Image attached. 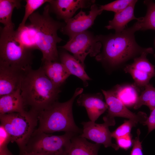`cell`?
I'll use <instances>...</instances> for the list:
<instances>
[{
	"instance_id": "1",
	"label": "cell",
	"mask_w": 155,
	"mask_h": 155,
	"mask_svg": "<svg viewBox=\"0 0 155 155\" xmlns=\"http://www.w3.org/2000/svg\"><path fill=\"white\" fill-rule=\"evenodd\" d=\"M135 32L131 27L119 33L96 35L102 48L95 57L96 60L115 67L149 50L151 47L143 48L137 44L135 38Z\"/></svg>"
},
{
	"instance_id": "2",
	"label": "cell",
	"mask_w": 155,
	"mask_h": 155,
	"mask_svg": "<svg viewBox=\"0 0 155 155\" xmlns=\"http://www.w3.org/2000/svg\"><path fill=\"white\" fill-rule=\"evenodd\" d=\"M21 93L26 107L38 113L58 101L60 88L54 85L41 67H32L25 72L21 84Z\"/></svg>"
},
{
	"instance_id": "3",
	"label": "cell",
	"mask_w": 155,
	"mask_h": 155,
	"mask_svg": "<svg viewBox=\"0 0 155 155\" xmlns=\"http://www.w3.org/2000/svg\"><path fill=\"white\" fill-rule=\"evenodd\" d=\"M50 12L49 5L48 4L44 7L42 13L35 12L28 18L29 24L35 32L37 49L40 50L42 54V62L58 61L59 59L57 44L63 40L58 36L57 31L65 23L54 20Z\"/></svg>"
},
{
	"instance_id": "4",
	"label": "cell",
	"mask_w": 155,
	"mask_h": 155,
	"mask_svg": "<svg viewBox=\"0 0 155 155\" xmlns=\"http://www.w3.org/2000/svg\"><path fill=\"white\" fill-rule=\"evenodd\" d=\"M83 91V88H78L68 100L63 102L57 101L39 112L38 126L35 130L47 134L63 131L81 134L82 130L75 123L72 106L76 98L82 94Z\"/></svg>"
},
{
	"instance_id": "5",
	"label": "cell",
	"mask_w": 155,
	"mask_h": 155,
	"mask_svg": "<svg viewBox=\"0 0 155 155\" xmlns=\"http://www.w3.org/2000/svg\"><path fill=\"white\" fill-rule=\"evenodd\" d=\"M32 51L22 43L16 30L1 27L0 65L26 71L31 67Z\"/></svg>"
},
{
	"instance_id": "6",
	"label": "cell",
	"mask_w": 155,
	"mask_h": 155,
	"mask_svg": "<svg viewBox=\"0 0 155 155\" xmlns=\"http://www.w3.org/2000/svg\"><path fill=\"white\" fill-rule=\"evenodd\" d=\"M38 113L31 110L23 113L0 115V125L9 134L11 142L16 143L19 149V155H23L26 145L36 129Z\"/></svg>"
},
{
	"instance_id": "7",
	"label": "cell",
	"mask_w": 155,
	"mask_h": 155,
	"mask_svg": "<svg viewBox=\"0 0 155 155\" xmlns=\"http://www.w3.org/2000/svg\"><path fill=\"white\" fill-rule=\"evenodd\" d=\"M77 135L73 133L65 132L63 135H54L35 130L26 145L25 152H37L44 155H63L72 138Z\"/></svg>"
},
{
	"instance_id": "8",
	"label": "cell",
	"mask_w": 155,
	"mask_h": 155,
	"mask_svg": "<svg viewBox=\"0 0 155 155\" xmlns=\"http://www.w3.org/2000/svg\"><path fill=\"white\" fill-rule=\"evenodd\" d=\"M101 43L98 40L96 35L86 30L73 37L61 48L73 54V57L82 65L86 56L96 57L100 52Z\"/></svg>"
},
{
	"instance_id": "9",
	"label": "cell",
	"mask_w": 155,
	"mask_h": 155,
	"mask_svg": "<svg viewBox=\"0 0 155 155\" xmlns=\"http://www.w3.org/2000/svg\"><path fill=\"white\" fill-rule=\"evenodd\" d=\"M104 123L98 124L91 121L83 122L82 133L79 135L81 137L87 139L95 142L96 143L103 144L105 148L111 147L116 150L119 147L112 142V132L109 127L115 125V118L106 115L103 117Z\"/></svg>"
},
{
	"instance_id": "10",
	"label": "cell",
	"mask_w": 155,
	"mask_h": 155,
	"mask_svg": "<svg viewBox=\"0 0 155 155\" xmlns=\"http://www.w3.org/2000/svg\"><path fill=\"white\" fill-rule=\"evenodd\" d=\"M153 52L151 47L148 50L134 58L132 63L127 65L124 68L125 72L131 75L134 80V84L139 89L144 88L149 83L150 80L155 76L154 66L147 58L148 54H152Z\"/></svg>"
},
{
	"instance_id": "11",
	"label": "cell",
	"mask_w": 155,
	"mask_h": 155,
	"mask_svg": "<svg viewBox=\"0 0 155 155\" xmlns=\"http://www.w3.org/2000/svg\"><path fill=\"white\" fill-rule=\"evenodd\" d=\"M102 11L94 3L91 6L88 14H86L81 9L77 14L65 23V25L60 31L63 34L67 36L70 40L91 27L97 16L101 14Z\"/></svg>"
},
{
	"instance_id": "12",
	"label": "cell",
	"mask_w": 155,
	"mask_h": 155,
	"mask_svg": "<svg viewBox=\"0 0 155 155\" xmlns=\"http://www.w3.org/2000/svg\"><path fill=\"white\" fill-rule=\"evenodd\" d=\"M102 91L108 106L107 115L114 118L117 117L128 118L137 124L144 125L148 118L145 113L140 111L135 113L130 111L117 98L113 89Z\"/></svg>"
},
{
	"instance_id": "13",
	"label": "cell",
	"mask_w": 155,
	"mask_h": 155,
	"mask_svg": "<svg viewBox=\"0 0 155 155\" xmlns=\"http://www.w3.org/2000/svg\"><path fill=\"white\" fill-rule=\"evenodd\" d=\"M94 0H51L49 3L50 12L66 23L73 17L79 9L87 8L95 3Z\"/></svg>"
},
{
	"instance_id": "14",
	"label": "cell",
	"mask_w": 155,
	"mask_h": 155,
	"mask_svg": "<svg viewBox=\"0 0 155 155\" xmlns=\"http://www.w3.org/2000/svg\"><path fill=\"white\" fill-rule=\"evenodd\" d=\"M26 71L0 65V96L20 88Z\"/></svg>"
},
{
	"instance_id": "15",
	"label": "cell",
	"mask_w": 155,
	"mask_h": 155,
	"mask_svg": "<svg viewBox=\"0 0 155 155\" xmlns=\"http://www.w3.org/2000/svg\"><path fill=\"white\" fill-rule=\"evenodd\" d=\"M100 93L81 94L77 99L78 104L84 107L90 121L95 122L108 108Z\"/></svg>"
},
{
	"instance_id": "16",
	"label": "cell",
	"mask_w": 155,
	"mask_h": 155,
	"mask_svg": "<svg viewBox=\"0 0 155 155\" xmlns=\"http://www.w3.org/2000/svg\"><path fill=\"white\" fill-rule=\"evenodd\" d=\"M26 107L20 88L10 94L0 96V115L23 113L27 111Z\"/></svg>"
},
{
	"instance_id": "17",
	"label": "cell",
	"mask_w": 155,
	"mask_h": 155,
	"mask_svg": "<svg viewBox=\"0 0 155 155\" xmlns=\"http://www.w3.org/2000/svg\"><path fill=\"white\" fill-rule=\"evenodd\" d=\"M100 144L88 142L86 138L76 135L71 142L63 155H98Z\"/></svg>"
},
{
	"instance_id": "18",
	"label": "cell",
	"mask_w": 155,
	"mask_h": 155,
	"mask_svg": "<svg viewBox=\"0 0 155 155\" xmlns=\"http://www.w3.org/2000/svg\"><path fill=\"white\" fill-rule=\"evenodd\" d=\"M41 66L45 74L53 83L60 87L71 75L61 63L45 61Z\"/></svg>"
},
{
	"instance_id": "19",
	"label": "cell",
	"mask_w": 155,
	"mask_h": 155,
	"mask_svg": "<svg viewBox=\"0 0 155 155\" xmlns=\"http://www.w3.org/2000/svg\"><path fill=\"white\" fill-rule=\"evenodd\" d=\"M59 59L71 75H74L81 80L85 87L88 85L87 81L91 80L82 65L73 56L65 50L59 52Z\"/></svg>"
},
{
	"instance_id": "20",
	"label": "cell",
	"mask_w": 155,
	"mask_h": 155,
	"mask_svg": "<svg viewBox=\"0 0 155 155\" xmlns=\"http://www.w3.org/2000/svg\"><path fill=\"white\" fill-rule=\"evenodd\" d=\"M137 1H134L125 9L117 13H115L113 19L108 22V25L105 26L108 30L113 29L115 33L121 32L125 29L127 24L132 20H139L134 15L135 5Z\"/></svg>"
},
{
	"instance_id": "21",
	"label": "cell",
	"mask_w": 155,
	"mask_h": 155,
	"mask_svg": "<svg viewBox=\"0 0 155 155\" xmlns=\"http://www.w3.org/2000/svg\"><path fill=\"white\" fill-rule=\"evenodd\" d=\"M113 90L117 98L126 106H134L139 96V89L134 84L117 85Z\"/></svg>"
},
{
	"instance_id": "22",
	"label": "cell",
	"mask_w": 155,
	"mask_h": 155,
	"mask_svg": "<svg viewBox=\"0 0 155 155\" xmlns=\"http://www.w3.org/2000/svg\"><path fill=\"white\" fill-rule=\"evenodd\" d=\"M21 2L19 0H0V22L4 27L14 28L12 16L15 8L21 7Z\"/></svg>"
},
{
	"instance_id": "23",
	"label": "cell",
	"mask_w": 155,
	"mask_h": 155,
	"mask_svg": "<svg viewBox=\"0 0 155 155\" xmlns=\"http://www.w3.org/2000/svg\"><path fill=\"white\" fill-rule=\"evenodd\" d=\"M144 3L147 6V13L144 17L139 18L132 26L135 32L150 29L155 30V3L151 1L146 0L144 1Z\"/></svg>"
},
{
	"instance_id": "24",
	"label": "cell",
	"mask_w": 155,
	"mask_h": 155,
	"mask_svg": "<svg viewBox=\"0 0 155 155\" xmlns=\"http://www.w3.org/2000/svg\"><path fill=\"white\" fill-rule=\"evenodd\" d=\"M144 88V90L138 97L133 108L137 109L145 105L152 111L155 108V88L149 83Z\"/></svg>"
},
{
	"instance_id": "25",
	"label": "cell",
	"mask_w": 155,
	"mask_h": 155,
	"mask_svg": "<svg viewBox=\"0 0 155 155\" xmlns=\"http://www.w3.org/2000/svg\"><path fill=\"white\" fill-rule=\"evenodd\" d=\"M51 0H26L25 12L21 22L18 27H23L26 25V20L35 11L45 3H49Z\"/></svg>"
},
{
	"instance_id": "26",
	"label": "cell",
	"mask_w": 155,
	"mask_h": 155,
	"mask_svg": "<svg viewBox=\"0 0 155 155\" xmlns=\"http://www.w3.org/2000/svg\"><path fill=\"white\" fill-rule=\"evenodd\" d=\"M134 1V0H117L100 5L99 7L103 11H112L115 13H117L125 9Z\"/></svg>"
},
{
	"instance_id": "27",
	"label": "cell",
	"mask_w": 155,
	"mask_h": 155,
	"mask_svg": "<svg viewBox=\"0 0 155 155\" xmlns=\"http://www.w3.org/2000/svg\"><path fill=\"white\" fill-rule=\"evenodd\" d=\"M137 124L133 121L129 119L125 121L124 123L112 132V137L115 139L130 135L132 127Z\"/></svg>"
},
{
	"instance_id": "28",
	"label": "cell",
	"mask_w": 155,
	"mask_h": 155,
	"mask_svg": "<svg viewBox=\"0 0 155 155\" xmlns=\"http://www.w3.org/2000/svg\"><path fill=\"white\" fill-rule=\"evenodd\" d=\"M140 130L138 129L137 131V136L133 142V148L130 155H143L142 151V142L140 140Z\"/></svg>"
},
{
	"instance_id": "29",
	"label": "cell",
	"mask_w": 155,
	"mask_h": 155,
	"mask_svg": "<svg viewBox=\"0 0 155 155\" xmlns=\"http://www.w3.org/2000/svg\"><path fill=\"white\" fill-rule=\"evenodd\" d=\"M10 136L4 127L0 125V149L7 147L11 142Z\"/></svg>"
},
{
	"instance_id": "30",
	"label": "cell",
	"mask_w": 155,
	"mask_h": 155,
	"mask_svg": "<svg viewBox=\"0 0 155 155\" xmlns=\"http://www.w3.org/2000/svg\"><path fill=\"white\" fill-rule=\"evenodd\" d=\"M116 140L117 144L119 147L125 150L128 149L132 146V142L131 134L118 138Z\"/></svg>"
},
{
	"instance_id": "31",
	"label": "cell",
	"mask_w": 155,
	"mask_h": 155,
	"mask_svg": "<svg viewBox=\"0 0 155 155\" xmlns=\"http://www.w3.org/2000/svg\"><path fill=\"white\" fill-rule=\"evenodd\" d=\"M151 111L150 116L143 125L147 126L148 133L155 129V108Z\"/></svg>"
},
{
	"instance_id": "32",
	"label": "cell",
	"mask_w": 155,
	"mask_h": 155,
	"mask_svg": "<svg viewBox=\"0 0 155 155\" xmlns=\"http://www.w3.org/2000/svg\"><path fill=\"white\" fill-rule=\"evenodd\" d=\"M0 155H14L8 149L7 147L0 149Z\"/></svg>"
},
{
	"instance_id": "33",
	"label": "cell",
	"mask_w": 155,
	"mask_h": 155,
	"mask_svg": "<svg viewBox=\"0 0 155 155\" xmlns=\"http://www.w3.org/2000/svg\"><path fill=\"white\" fill-rule=\"evenodd\" d=\"M23 155H44L42 154L34 152H25Z\"/></svg>"
},
{
	"instance_id": "34",
	"label": "cell",
	"mask_w": 155,
	"mask_h": 155,
	"mask_svg": "<svg viewBox=\"0 0 155 155\" xmlns=\"http://www.w3.org/2000/svg\"><path fill=\"white\" fill-rule=\"evenodd\" d=\"M154 57H155V54H154Z\"/></svg>"
}]
</instances>
